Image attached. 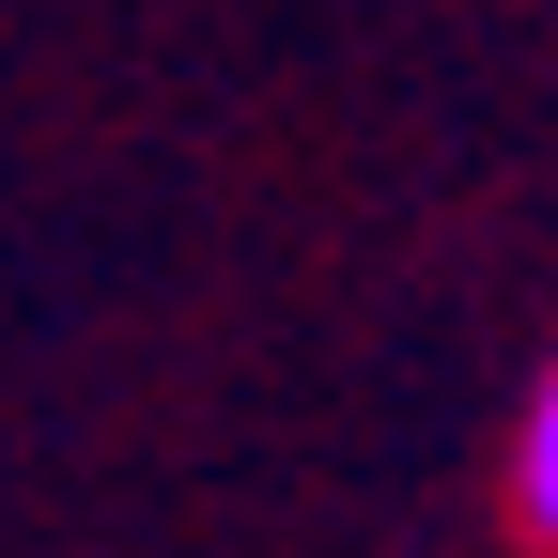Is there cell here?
Here are the masks:
<instances>
[{
	"label": "cell",
	"mask_w": 558,
	"mask_h": 558,
	"mask_svg": "<svg viewBox=\"0 0 558 558\" xmlns=\"http://www.w3.org/2000/svg\"><path fill=\"white\" fill-rule=\"evenodd\" d=\"M512 527H527V558H558V357L512 403Z\"/></svg>",
	"instance_id": "6da1fadb"
}]
</instances>
